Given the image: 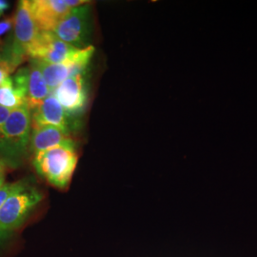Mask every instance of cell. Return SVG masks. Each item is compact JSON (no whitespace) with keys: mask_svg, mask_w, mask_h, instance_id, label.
<instances>
[{"mask_svg":"<svg viewBox=\"0 0 257 257\" xmlns=\"http://www.w3.org/2000/svg\"><path fill=\"white\" fill-rule=\"evenodd\" d=\"M9 2L5 1V0H0V17L9 9Z\"/></svg>","mask_w":257,"mask_h":257,"instance_id":"e0dca14e","label":"cell"},{"mask_svg":"<svg viewBox=\"0 0 257 257\" xmlns=\"http://www.w3.org/2000/svg\"><path fill=\"white\" fill-rule=\"evenodd\" d=\"M11 111H12V110H9L7 108H4V107L0 106V133H1V130H2L3 125L5 124L6 120L8 119Z\"/></svg>","mask_w":257,"mask_h":257,"instance_id":"2e32d148","label":"cell"},{"mask_svg":"<svg viewBox=\"0 0 257 257\" xmlns=\"http://www.w3.org/2000/svg\"><path fill=\"white\" fill-rule=\"evenodd\" d=\"M14 231H9V230H1L0 229V249L3 248L14 235Z\"/></svg>","mask_w":257,"mask_h":257,"instance_id":"5bb4252c","label":"cell"},{"mask_svg":"<svg viewBox=\"0 0 257 257\" xmlns=\"http://www.w3.org/2000/svg\"><path fill=\"white\" fill-rule=\"evenodd\" d=\"M46 81L41 73L37 60L33 59L29 66V80L26 102L31 111L36 110L51 93Z\"/></svg>","mask_w":257,"mask_h":257,"instance_id":"30bf717a","label":"cell"},{"mask_svg":"<svg viewBox=\"0 0 257 257\" xmlns=\"http://www.w3.org/2000/svg\"><path fill=\"white\" fill-rule=\"evenodd\" d=\"M52 93L70 117L79 115L85 110L88 101V89L84 74L67 78Z\"/></svg>","mask_w":257,"mask_h":257,"instance_id":"8992f818","label":"cell"},{"mask_svg":"<svg viewBox=\"0 0 257 257\" xmlns=\"http://www.w3.org/2000/svg\"><path fill=\"white\" fill-rule=\"evenodd\" d=\"M92 30V7L85 4L71 10L56 26L54 34L74 48L84 49L90 46Z\"/></svg>","mask_w":257,"mask_h":257,"instance_id":"277c9868","label":"cell"},{"mask_svg":"<svg viewBox=\"0 0 257 257\" xmlns=\"http://www.w3.org/2000/svg\"><path fill=\"white\" fill-rule=\"evenodd\" d=\"M32 112V125L37 126H53L70 132V116L67 114L63 107L51 93L36 110Z\"/></svg>","mask_w":257,"mask_h":257,"instance_id":"9c48e42d","label":"cell"},{"mask_svg":"<svg viewBox=\"0 0 257 257\" xmlns=\"http://www.w3.org/2000/svg\"><path fill=\"white\" fill-rule=\"evenodd\" d=\"M38 66L43 74L50 91L53 92L67 78L74 76V70L71 63L65 62L59 64L47 63L45 61L37 60Z\"/></svg>","mask_w":257,"mask_h":257,"instance_id":"8fae6325","label":"cell"},{"mask_svg":"<svg viewBox=\"0 0 257 257\" xmlns=\"http://www.w3.org/2000/svg\"><path fill=\"white\" fill-rule=\"evenodd\" d=\"M26 97L17 90L13 78L9 76L0 85V106L9 110H15L24 105Z\"/></svg>","mask_w":257,"mask_h":257,"instance_id":"7c38bea8","label":"cell"},{"mask_svg":"<svg viewBox=\"0 0 257 257\" xmlns=\"http://www.w3.org/2000/svg\"><path fill=\"white\" fill-rule=\"evenodd\" d=\"M5 166H6V164H5V163L3 162V160L0 158V172H4Z\"/></svg>","mask_w":257,"mask_h":257,"instance_id":"ffe728a7","label":"cell"},{"mask_svg":"<svg viewBox=\"0 0 257 257\" xmlns=\"http://www.w3.org/2000/svg\"><path fill=\"white\" fill-rule=\"evenodd\" d=\"M77 50L59 39L53 32H40L30 48L28 56L47 63L59 64L70 61Z\"/></svg>","mask_w":257,"mask_h":257,"instance_id":"5b68a950","label":"cell"},{"mask_svg":"<svg viewBox=\"0 0 257 257\" xmlns=\"http://www.w3.org/2000/svg\"><path fill=\"white\" fill-rule=\"evenodd\" d=\"M31 9L40 32H53L71 12L68 0H33Z\"/></svg>","mask_w":257,"mask_h":257,"instance_id":"52a82bcc","label":"cell"},{"mask_svg":"<svg viewBox=\"0 0 257 257\" xmlns=\"http://www.w3.org/2000/svg\"><path fill=\"white\" fill-rule=\"evenodd\" d=\"M14 26V20L11 19H5L0 21V37L8 33L10 30Z\"/></svg>","mask_w":257,"mask_h":257,"instance_id":"9a60e30c","label":"cell"},{"mask_svg":"<svg viewBox=\"0 0 257 257\" xmlns=\"http://www.w3.org/2000/svg\"><path fill=\"white\" fill-rule=\"evenodd\" d=\"M44 195L32 184L12 194L0 209V229L16 231L42 201Z\"/></svg>","mask_w":257,"mask_h":257,"instance_id":"3957f363","label":"cell"},{"mask_svg":"<svg viewBox=\"0 0 257 257\" xmlns=\"http://www.w3.org/2000/svg\"><path fill=\"white\" fill-rule=\"evenodd\" d=\"M5 183V175L4 172H0V187Z\"/></svg>","mask_w":257,"mask_h":257,"instance_id":"d6986e66","label":"cell"},{"mask_svg":"<svg viewBox=\"0 0 257 257\" xmlns=\"http://www.w3.org/2000/svg\"><path fill=\"white\" fill-rule=\"evenodd\" d=\"M32 133V112L25 103L12 110L0 133V158L6 165L18 167L27 154Z\"/></svg>","mask_w":257,"mask_h":257,"instance_id":"6da1fadb","label":"cell"},{"mask_svg":"<svg viewBox=\"0 0 257 257\" xmlns=\"http://www.w3.org/2000/svg\"><path fill=\"white\" fill-rule=\"evenodd\" d=\"M31 151L37 153L54 148L64 147L75 150V144L71 133L53 126L32 125Z\"/></svg>","mask_w":257,"mask_h":257,"instance_id":"ba28073f","label":"cell"},{"mask_svg":"<svg viewBox=\"0 0 257 257\" xmlns=\"http://www.w3.org/2000/svg\"><path fill=\"white\" fill-rule=\"evenodd\" d=\"M10 74L5 71V70H3L2 68H0V85L3 83V81L7 78V77H9Z\"/></svg>","mask_w":257,"mask_h":257,"instance_id":"ac0fdd59","label":"cell"},{"mask_svg":"<svg viewBox=\"0 0 257 257\" xmlns=\"http://www.w3.org/2000/svg\"><path fill=\"white\" fill-rule=\"evenodd\" d=\"M31 178H23L12 183H4L0 187V209L12 194L27 188L32 184Z\"/></svg>","mask_w":257,"mask_h":257,"instance_id":"4fadbf2b","label":"cell"},{"mask_svg":"<svg viewBox=\"0 0 257 257\" xmlns=\"http://www.w3.org/2000/svg\"><path fill=\"white\" fill-rule=\"evenodd\" d=\"M78 156L74 149L58 147L34 155L33 164L45 181L57 189H66L72 180Z\"/></svg>","mask_w":257,"mask_h":257,"instance_id":"7a4b0ae2","label":"cell"}]
</instances>
